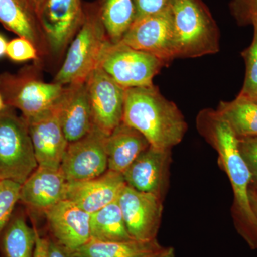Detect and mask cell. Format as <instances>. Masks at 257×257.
Segmentation results:
<instances>
[{
	"instance_id": "cell-27",
	"label": "cell",
	"mask_w": 257,
	"mask_h": 257,
	"mask_svg": "<svg viewBox=\"0 0 257 257\" xmlns=\"http://www.w3.org/2000/svg\"><path fill=\"white\" fill-rule=\"evenodd\" d=\"M21 185L10 179H0V237L20 202Z\"/></svg>"
},
{
	"instance_id": "cell-33",
	"label": "cell",
	"mask_w": 257,
	"mask_h": 257,
	"mask_svg": "<svg viewBox=\"0 0 257 257\" xmlns=\"http://www.w3.org/2000/svg\"><path fill=\"white\" fill-rule=\"evenodd\" d=\"M35 229L36 240L33 257H48V238L42 237L36 227Z\"/></svg>"
},
{
	"instance_id": "cell-19",
	"label": "cell",
	"mask_w": 257,
	"mask_h": 257,
	"mask_svg": "<svg viewBox=\"0 0 257 257\" xmlns=\"http://www.w3.org/2000/svg\"><path fill=\"white\" fill-rule=\"evenodd\" d=\"M0 23L31 42L40 57L50 55L36 10L29 0H0Z\"/></svg>"
},
{
	"instance_id": "cell-10",
	"label": "cell",
	"mask_w": 257,
	"mask_h": 257,
	"mask_svg": "<svg viewBox=\"0 0 257 257\" xmlns=\"http://www.w3.org/2000/svg\"><path fill=\"white\" fill-rule=\"evenodd\" d=\"M107 136L94 126L85 137L68 144L60 167L67 182L88 180L108 170Z\"/></svg>"
},
{
	"instance_id": "cell-32",
	"label": "cell",
	"mask_w": 257,
	"mask_h": 257,
	"mask_svg": "<svg viewBox=\"0 0 257 257\" xmlns=\"http://www.w3.org/2000/svg\"><path fill=\"white\" fill-rule=\"evenodd\" d=\"M48 257H75L72 251L52 239L48 238Z\"/></svg>"
},
{
	"instance_id": "cell-17",
	"label": "cell",
	"mask_w": 257,
	"mask_h": 257,
	"mask_svg": "<svg viewBox=\"0 0 257 257\" xmlns=\"http://www.w3.org/2000/svg\"><path fill=\"white\" fill-rule=\"evenodd\" d=\"M67 182L60 169L38 166L21 185L20 202L32 210L45 211L65 199Z\"/></svg>"
},
{
	"instance_id": "cell-9",
	"label": "cell",
	"mask_w": 257,
	"mask_h": 257,
	"mask_svg": "<svg viewBox=\"0 0 257 257\" xmlns=\"http://www.w3.org/2000/svg\"><path fill=\"white\" fill-rule=\"evenodd\" d=\"M119 42L156 56L168 65L177 59L170 8L158 14L135 20Z\"/></svg>"
},
{
	"instance_id": "cell-8",
	"label": "cell",
	"mask_w": 257,
	"mask_h": 257,
	"mask_svg": "<svg viewBox=\"0 0 257 257\" xmlns=\"http://www.w3.org/2000/svg\"><path fill=\"white\" fill-rule=\"evenodd\" d=\"M50 55L59 58L82 26V0H42L37 10Z\"/></svg>"
},
{
	"instance_id": "cell-18",
	"label": "cell",
	"mask_w": 257,
	"mask_h": 257,
	"mask_svg": "<svg viewBox=\"0 0 257 257\" xmlns=\"http://www.w3.org/2000/svg\"><path fill=\"white\" fill-rule=\"evenodd\" d=\"M57 108L69 143L80 140L92 131L94 124L86 82L65 86Z\"/></svg>"
},
{
	"instance_id": "cell-7",
	"label": "cell",
	"mask_w": 257,
	"mask_h": 257,
	"mask_svg": "<svg viewBox=\"0 0 257 257\" xmlns=\"http://www.w3.org/2000/svg\"><path fill=\"white\" fill-rule=\"evenodd\" d=\"M167 64L156 56L121 43L109 42L98 67L124 89L150 87L161 69Z\"/></svg>"
},
{
	"instance_id": "cell-39",
	"label": "cell",
	"mask_w": 257,
	"mask_h": 257,
	"mask_svg": "<svg viewBox=\"0 0 257 257\" xmlns=\"http://www.w3.org/2000/svg\"><path fill=\"white\" fill-rule=\"evenodd\" d=\"M251 188L254 189L255 191L257 192V186H255V187H250Z\"/></svg>"
},
{
	"instance_id": "cell-31",
	"label": "cell",
	"mask_w": 257,
	"mask_h": 257,
	"mask_svg": "<svg viewBox=\"0 0 257 257\" xmlns=\"http://www.w3.org/2000/svg\"><path fill=\"white\" fill-rule=\"evenodd\" d=\"M134 1H135V10H136L135 20L158 14L170 9L172 3V0H134Z\"/></svg>"
},
{
	"instance_id": "cell-6",
	"label": "cell",
	"mask_w": 257,
	"mask_h": 257,
	"mask_svg": "<svg viewBox=\"0 0 257 257\" xmlns=\"http://www.w3.org/2000/svg\"><path fill=\"white\" fill-rule=\"evenodd\" d=\"M37 167L26 121L7 106L0 112V179L23 184Z\"/></svg>"
},
{
	"instance_id": "cell-1",
	"label": "cell",
	"mask_w": 257,
	"mask_h": 257,
	"mask_svg": "<svg viewBox=\"0 0 257 257\" xmlns=\"http://www.w3.org/2000/svg\"><path fill=\"white\" fill-rule=\"evenodd\" d=\"M197 127L219 156L234 193L232 216L238 232L253 249L257 248V216L250 204L251 184L249 170L239 150L238 138L216 109H204L197 117Z\"/></svg>"
},
{
	"instance_id": "cell-37",
	"label": "cell",
	"mask_w": 257,
	"mask_h": 257,
	"mask_svg": "<svg viewBox=\"0 0 257 257\" xmlns=\"http://www.w3.org/2000/svg\"><path fill=\"white\" fill-rule=\"evenodd\" d=\"M7 107L6 104H5L4 99H3V96H2L1 92H0V112L4 110L5 108Z\"/></svg>"
},
{
	"instance_id": "cell-20",
	"label": "cell",
	"mask_w": 257,
	"mask_h": 257,
	"mask_svg": "<svg viewBox=\"0 0 257 257\" xmlns=\"http://www.w3.org/2000/svg\"><path fill=\"white\" fill-rule=\"evenodd\" d=\"M150 146L143 135L121 121L106 138L108 170L124 173Z\"/></svg>"
},
{
	"instance_id": "cell-35",
	"label": "cell",
	"mask_w": 257,
	"mask_h": 257,
	"mask_svg": "<svg viewBox=\"0 0 257 257\" xmlns=\"http://www.w3.org/2000/svg\"><path fill=\"white\" fill-rule=\"evenodd\" d=\"M248 196H249L250 204H251V209H252L255 215L257 216V192L254 189L250 187L249 191H248Z\"/></svg>"
},
{
	"instance_id": "cell-21",
	"label": "cell",
	"mask_w": 257,
	"mask_h": 257,
	"mask_svg": "<svg viewBox=\"0 0 257 257\" xmlns=\"http://www.w3.org/2000/svg\"><path fill=\"white\" fill-rule=\"evenodd\" d=\"M163 247L157 239L101 241L91 239L73 251L75 257H144Z\"/></svg>"
},
{
	"instance_id": "cell-25",
	"label": "cell",
	"mask_w": 257,
	"mask_h": 257,
	"mask_svg": "<svg viewBox=\"0 0 257 257\" xmlns=\"http://www.w3.org/2000/svg\"><path fill=\"white\" fill-rule=\"evenodd\" d=\"M91 239L101 241L134 239L128 234L117 200L91 214Z\"/></svg>"
},
{
	"instance_id": "cell-34",
	"label": "cell",
	"mask_w": 257,
	"mask_h": 257,
	"mask_svg": "<svg viewBox=\"0 0 257 257\" xmlns=\"http://www.w3.org/2000/svg\"><path fill=\"white\" fill-rule=\"evenodd\" d=\"M144 257H175V251L171 246H163L158 251Z\"/></svg>"
},
{
	"instance_id": "cell-29",
	"label": "cell",
	"mask_w": 257,
	"mask_h": 257,
	"mask_svg": "<svg viewBox=\"0 0 257 257\" xmlns=\"http://www.w3.org/2000/svg\"><path fill=\"white\" fill-rule=\"evenodd\" d=\"M238 147L251 174V187H255L257 186V136L238 139Z\"/></svg>"
},
{
	"instance_id": "cell-26",
	"label": "cell",
	"mask_w": 257,
	"mask_h": 257,
	"mask_svg": "<svg viewBox=\"0 0 257 257\" xmlns=\"http://www.w3.org/2000/svg\"><path fill=\"white\" fill-rule=\"evenodd\" d=\"M250 25L253 28V41L242 53L246 73L242 89L238 96L257 100V17L251 20Z\"/></svg>"
},
{
	"instance_id": "cell-38",
	"label": "cell",
	"mask_w": 257,
	"mask_h": 257,
	"mask_svg": "<svg viewBox=\"0 0 257 257\" xmlns=\"http://www.w3.org/2000/svg\"><path fill=\"white\" fill-rule=\"evenodd\" d=\"M29 1L31 3V4L33 5L34 8H35V10H37V8H38L39 5H40V3H41L42 0H29Z\"/></svg>"
},
{
	"instance_id": "cell-15",
	"label": "cell",
	"mask_w": 257,
	"mask_h": 257,
	"mask_svg": "<svg viewBox=\"0 0 257 257\" xmlns=\"http://www.w3.org/2000/svg\"><path fill=\"white\" fill-rule=\"evenodd\" d=\"M52 238L69 251L78 249L91 239V214L69 199L45 211Z\"/></svg>"
},
{
	"instance_id": "cell-13",
	"label": "cell",
	"mask_w": 257,
	"mask_h": 257,
	"mask_svg": "<svg viewBox=\"0 0 257 257\" xmlns=\"http://www.w3.org/2000/svg\"><path fill=\"white\" fill-rule=\"evenodd\" d=\"M57 104L35 117L25 119L38 166L52 169H60L69 144L61 124Z\"/></svg>"
},
{
	"instance_id": "cell-12",
	"label": "cell",
	"mask_w": 257,
	"mask_h": 257,
	"mask_svg": "<svg viewBox=\"0 0 257 257\" xmlns=\"http://www.w3.org/2000/svg\"><path fill=\"white\" fill-rule=\"evenodd\" d=\"M86 84L94 126L109 135L122 121L126 89L99 67Z\"/></svg>"
},
{
	"instance_id": "cell-4",
	"label": "cell",
	"mask_w": 257,
	"mask_h": 257,
	"mask_svg": "<svg viewBox=\"0 0 257 257\" xmlns=\"http://www.w3.org/2000/svg\"><path fill=\"white\" fill-rule=\"evenodd\" d=\"M109 42L96 2L84 3V22L69 44L63 64L53 82L67 86L86 82L98 67L101 54Z\"/></svg>"
},
{
	"instance_id": "cell-16",
	"label": "cell",
	"mask_w": 257,
	"mask_h": 257,
	"mask_svg": "<svg viewBox=\"0 0 257 257\" xmlns=\"http://www.w3.org/2000/svg\"><path fill=\"white\" fill-rule=\"evenodd\" d=\"M125 185L122 174L108 170L93 179L67 182L65 199L92 214L117 200Z\"/></svg>"
},
{
	"instance_id": "cell-28",
	"label": "cell",
	"mask_w": 257,
	"mask_h": 257,
	"mask_svg": "<svg viewBox=\"0 0 257 257\" xmlns=\"http://www.w3.org/2000/svg\"><path fill=\"white\" fill-rule=\"evenodd\" d=\"M6 56L15 62L40 60V54L36 47L27 39L18 37L8 42Z\"/></svg>"
},
{
	"instance_id": "cell-3",
	"label": "cell",
	"mask_w": 257,
	"mask_h": 257,
	"mask_svg": "<svg viewBox=\"0 0 257 257\" xmlns=\"http://www.w3.org/2000/svg\"><path fill=\"white\" fill-rule=\"evenodd\" d=\"M170 10L177 58H197L219 52L220 32L202 0H172Z\"/></svg>"
},
{
	"instance_id": "cell-14",
	"label": "cell",
	"mask_w": 257,
	"mask_h": 257,
	"mask_svg": "<svg viewBox=\"0 0 257 257\" xmlns=\"http://www.w3.org/2000/svg\"><path fill=\"white\" fill-rule=\"evenodd\" d=\"M172 150L150 146L122 174L125 182L140 192L164 200L169 184Z\"/></svg>"
},
{
	"instance_id": "cell-30",
	"label": "cell",
	"mask_w": 257,
	"mask_h": 257,
	"mask_svg": "<svg viewBox=\"0 0 257 257\" xmlns=\"http://www.w3.org/2000/svg\"><path fill=\"white\" fill-rule=\"evenodd\" d=\"M230 11L239 25H250L257 17V0H231Z\"/></svg>"
},
{
	"instance_id": "cell-36",
	"label": "cell",
	"mask_w": 257,
	"mask_h": 257,
	"mask_svg": "<svg viewBox=\"0 0 257 257\" xmlns=\"http://www.w3.org/2000/svg\"><path fill=\"white\" fill-rule=\"evenodd\" d=\"M8 42L4 35L0 33V58L6 56Z\"/></svg>"
},
{
	"instance_id": "cell-24",
	"label": "cell",
	"mask_w": 257,
	"mask_h": 257,
	"mask_svg": "<svg viewBox=\"0 0 257 257\" xmlns=\"http://www.w3.org/2000/svg\"><path fill=\"white\" fill-rule=\"evenodd\" d=\"M96 3L109 41L118 43L135 22V1L96 0Z\"/></svg>"
},
{
	"instance_id": "cell-5",
	"label": "cell",
	"mask_w": 257,
	"mask_h": 257,
	"mask_svg": "<svg viewBox=\"0 0 257 257\" xmlns=\"http://www.w3.org/2000/svg\"><path fill=\"white\" fill-rule=\"evenodd\" d=\"M35 62L17 73L0 74V92L5 104L20 110L25 120L55 107L65 91V86L45 82Z\"/></svg>"
},
{
	"instance_id": "cell-11",
	"label": "cell",
	"mask_w": 257,
	"mask_h": 257,
	"mask_svg": "<svg viewBox=\"0 0 257 257\" xmlns=\"http://www.w3.org/2000/svg\"><path fill=\"white\" fill-rule=\"evenodd\" d=\"M117 202L128 234L133 239L140 241L157 239L163 213L162 199L126 184L120 193Z\"/></svg>"
},
{
	"instance_id": "cell-23",
	"label": "cell",
	"mask_w": 257,
	"mask_h": 257,
	"mask_svg": "<svg viewBox=\"0 0 257 257\" xmlns=\"http://www.w3.org/2000/svg\"><path fill=\"white\" fill-rule=\"evenodd\" d=\"M216 110L238 139L257 136V100L237 96L234 100L221 101Z\"/></svg>"
},
{
	"instance_id": "cell-22",
	"label": "cell",
	"mask_w": 257,
	"mask_h": 257,
	"mask_svg": "<svg viewBox=\"0 0 257 257\" xmlns=\"http://www.w3.org/2000/svg\"><path fill=\"white\" fill-rule=\"evenodd\" d=\"M35 240V229L23 213H14L0 237V249L5 257H33Z\"/></svg>"
},
{
	"instance_id": "cell-2",
	"label": "cell",
	"mask_w": 257,
	"mask_h": 257,
	"mask_svg": "<svg viewBox=\"0 0 257 257\" xmlns=\"http://www.w3.org/2000/svg\"><path fill=\"white\" fill-rule=\"evenodd\" d=\"M122 121L143 135L150 146L162 150L179 145L188 128L178 106L155 85L126 89Z\"/></svg>"
}]
</instances>
